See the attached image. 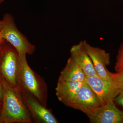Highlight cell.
<instances>
[{
  "label": "cell",
  "instance_id": "obj_19",
  "mask_svg": "<svg viewBox=\"0 0 123 123\" xmlns=\"http://www.w3.org/2000/svg\"><path fill=\"white\" fill-rule=\"evenodd\" d=\"M2 21L0 20V31L1 29V27H2Z\"/></svg>",
  "mask_w": 123,
  "mask_h": 123
},
{
  "label": "cell",
  "instance_id": "obj_16",
  "mask_svg": "<svg viewBox=\"0 0 123 123\" xmlns=\"http://www.w3.org/2000/svg\"><path fill=\"white\" fill-rule=\"evenodd\" d=\"M3 99V87L0 77V103H2Z\"/></svg>",
  "mask_w": 123,
  "mask_h": 123
},
{
  "label": "cell",
  "instance_id": "obj_17",
  "mask_svg": "<svg viewBox=\"0 0 123 123\" xmlns=\"http://www.w3.org/2000/svg\"><path fill=\"white\" fill-rule=\"evenodd\" d=\"M2 103H0V115L1 114V111H2Z\"/></svg>",
  "mask_w": 123,
  "mask_h": 123
},
{
  "label": "cell",
  "instance_id": "obj_14",
  "mask_svg": "<svg viewBox=\"0 0 123 123\" xmlns=\"http://www.w3.org/2000/svg\"><path fill=\"white\" fill-rule=\"evenodd\" d=\"M115 69L116 72H119L123 70V43L119 48L116 57Z\"/></svg>",
  "mask_w": 123,
  "mask_h": 123
},
{
  "label": "cell",
  "instance_id": "obj_15",
  "mask_svg": "<svg viewBox=\"0 0 123 123\" xmlns=\"http://www.w3.org/2000/svg\"><path fill=\"white\" fill-rule=\"evenodd\" d=\"M113 100L115 103L123 107V90H121Z\"/></svg>",
  "mask_w": 123,
  "mask_h": 123
},
{
  "label": "cell",
  "instance_id": "obj_11",
  "mask_svg": "<svg viewBox=\"0 0 123 123\" xmlns=\"http://www.w3.org/2000/svg\"><path fill=\"white\" fill-rule=\"evenodd\" d=\"M84 83L58 80L55 91L59 101L66 106L74 98Z\"/></svg>",
  "mask_w": 123,
  "mask_h": 123
},
{
  "label": "cell",
  "instance_id": "obj_5",
  "mask_svg": "<svg viewBox=\"0 0 123 123\" xmlns=\"http://www.w3.org/2000/svg\"><path fill=\"white\" fill-rule=\"evenodd\" d=\"M104 105L89 85L87 83H84L74 98L66 106L80 111L89 118Z\"/></svg>",
  "mask_w": 123,
  "mask_h": 123
},
{
  "label": "cell",
  "instance_id": "obj_8",
  "mask_svg": "<svg viewBox=\"0 0 123 123\" xmlns=\"http://www.w3.org/2000/svg\"><path fill=\"white\" fill-rule=\"evenodd\" d=\"M89 119L91 123H123V111L117 107L114 100H111Z\"/></svg>",
  "mask_w": 123,
  "mask_h": 123
},
{
  "label": "cell",
  "instance_id": "obj_20",
  "mask_svg": "<svg viewBox=\"0 0 123 123\" xmlns=\"http://www.w3.org/2000/svg\"><path fill=\"white\" fill-rule=\"evenodd\" d=\"M4 1V0H0V5L2 4Z\"/></svg>",
  "mask_w": 123,
  "mask_h": 123
},
{
  "label": "cell",
  "instance_id": "obj_9",
  "mask_svg": "<svg viewBox=\"0 0 123 123\" xmlns=\"http://www.w3.org/2000/svg\"><path fill=\"white\" fill-rule=\"evenodd\" d=\"M86 83L104 104L111 100H114L122 90L115 89L110 82L101 79L98 75L86 77Z\"/></svg>",
  "mask_w": 123,
  "mask_h": 123
},
{
  "label": "cell",
  "instance_id": "obj_2",
  "mask_svg": "<svg viewBox=\"0 0 123 123\" xmlns=\"http://www.w3.org/2000/svg\"><path fill=\"white\" fill-rule=\"evenodd\" d=\"M26 55H19L18 84L20 92L30 95L47 107L48 94L47 84L44 78L29 66Z\"/></svg>",
  "mask_w": 123,
  "mask_h": 123
},
{
  "label": "cell",
  "instance_id": "obj_18",
  "mask_svg": "<svg viewBox=\"0 0 123 123\" xmlns=\"http://www.w3.org/2000/svg\"><path fill=\"white\" fill-rule=\"evenodd\" d=\"M4 39L3 38H2V37H1V35L0 34V43H2L4 40Z\"/></svg>",
  "mask_w": 123,
  "mask_h": 123
},
{
  "label": "cell",
  "instance_id": "obj_7",
  "mask_svg": "<svg viewBox=\"0 0 123 123\" xmlns=\"http://www.w3.org/2000/svg\"><path fill=\"white\" fill-rule=\"evenodd\" d=\"M21 94L33 122L37 123H59L50 109L42 105L30 95L25 93Z\"/></svg>",
  "mask_w": 123,
  "mask_h": 123
},
{
  "label": "cell",
  "instance_id": "obj_1",
  "mask_svg": "<svg viewBox=\"0 0 123 123\" xmlns=\"http://www.w3.org/2000/svg\"><path fill=\"white\" fill-rule=\"evenodd\" d=\"M0 77L3 87L0 123H33L21 94L9 86Z\"/></svg>",
  "mask_w": 123,
  "mask_h": 123
},
{
  "label": "cell",
  "instance_id": "obj_10",
  "mask_svg": "<svg viewBox=\"0 0 123 123\" xmlns=\"http://www.w3.org/2000/svg\"><path fill=\"white\" fill-rule=\"evenodd\" d=\"M70 52V58L82 69L86 77L98 75L92 60L86 51L83 41L73 45Z\"/></svg>",
  "mask_w": 123,
  "mask_h": 123
},
{
  "label": "cell",
  "instance_id": "obj_13",
  "mask_svg": "<svg viewBox=\"0 0 123 123\" xmlns=\"http://www.w3.org/2000/svg\"><path fill=\"white\" fill-rule=\"evenodd\" d=\"M108 72L113 87L117 89L123 90V70L116 73L111 72L108 70Z\"/></svg>",
  "mask_w": 123,
  "mask_h": 123
},
{
  "label": "cell",
  "instance_id": "obj_3",
  "mask_svg": "<svg viewBox=\"0 0 123 123\" xmlns=\"http://www.w3.org/2000/svg\"><path fill=\"white\" fill-rule=\"evenodd\" d=\"M19 63L17 50L4 40L0 43V76L9 86L20 92Z\"/></svg>",
  "mask_w": 123,
  "mask_h": 123
},
{
  "label": "cell",
  "instance_id": "obj_12",
  "mask_svg": "<svg viewBox=\"0 0 123 123\" xmlns=\"http://www.w3.org/2000/svg\"><path fill=\"white\" fill-rule=\"evenodd\" d=\"M86 78L82 69L70 57L61 72L58 81L86 83Z\"/></svg>",
  "mask_w": 123,
  "mask_h": 123
},
{
  "label": "cell",
  "instance_id": "obj_4",
  "mask_svg": "<svg viewBox=\"0 0 123 123\" xmlns=\"http://www.w3.org/2000/svg\"><path fill=\"white\" fill-rule=\"evenodd\" d=\"M1 21L0 34L2 38L12 45L19 55H33L35 51V46L18 30L13 17L10 14H5Z\"/></svg>",
  "mask_w": 123,
  "mask_h": 123
},
{
  "label": "cell",
  "instance_id": "obj_6",
  "mask_svg": "<svg viewBox=\"0 0 123 123\" xmlns=\"http://www.w3.org/2000/svg\"><path fill=\"white\" fill-rule=\"evenodd\" d=\"M83 43L97 75L101 79L111 82V77L106 68L111 64L110 53L104 49L91 46L86 40L83 41Z\"/></svg>",
  "mask_w": 123,
  "mask_h": 123
}]
</instances>
